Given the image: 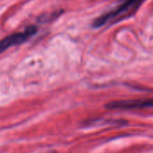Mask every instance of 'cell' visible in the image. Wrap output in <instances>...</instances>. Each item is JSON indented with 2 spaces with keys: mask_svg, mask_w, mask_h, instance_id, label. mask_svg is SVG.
I'll use <instances>...</instances> for the list:
<instances>
[{
  "mask_svg": "<svg viewBox=\"0 0 153 153\" xmlns=\"http://www.w3.org/2000/svg\"><path fill=\"white\" fill-rule=\"evenodd\" d=\"M144 1L145 0H126L116 8L95 19L93 21L92 26L94 28H100L108 23L117 22V20L127 17L134 13Z\"/></svg>",
  "mask_w": 153,
  "mask_h": 153,
  "instance_id": "1",
  "label": "cell"
},
{
  "mask_svg": "<svg viewBox=\"0 0 153 153\" xmlns=\"http://www.w3.org/2000/svg\"><path fill=\"white\" fill-rule=\"evenodd\" d=\"M106 108L111 110H134L153 108V98L146 100H122L106 104Z\"/></svg>",
  "mask_w": 153,
  "mask_h": 153,
  "instance_id": "2",
  "label": "cell"
},
{
  "mask_svg": "<svg viewBox=\"0 0 153 153\" xmlns=\"http://www.w3.org/2000/svg\"><path fill=\"white\" fill-rule=\"evenodd\" d=\"M37 31V28L34 25L27 27L22 32H17L6 36L0 40V54L8 49L9 48L16 45H20L33 36Z\"/></svg>",
  "mask_w": 153,
  "mask_h": 153,
  "instance_id": "3",
  "label": "cell"
}]
</instances>
